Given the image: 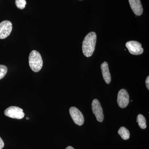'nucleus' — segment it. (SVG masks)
Listing matches in <instances>:
<instances>
[{
    "mask_svg": "<svg viewBox=\"0 0 149 149\" xmlns=\"http://www.w3.org/2000/svg\"><path fill=\"white\" fill-rule=\"evenodd\" d=\"M97 35L95 32L88 33L84 38L82 44V49L84 55L87 57L93 54L95 48Z\"/></svg>",
    "mask_w": 149,
    "mask_h": 149,
    "instance_id": "1",
    "label": "nucleus"
},
{
    "mask_svg": "<svg viewBox=\"0 0 149 149\" xmlns=\"http://www.w3.org/2000/svg\"><path fill=\"white\" fill-rule=\"evenodd\" d=\"M29 67L34 72H38L43 66V62L42 56L39 52L33 50L31 52L29 57Z\"/></svg>",
    "mask_w": 149,
    "mask_h": 149,
    "instance_id": "2",
    "label": "nucleus"
},
{
    "mask_svg": "<svg viewBox=\"0 0 149 149\" xmlns=\"http://www.w3.org/2000/svg\"><path fill=\"white\" fill-rule=\"evenodd\" d=\"M4 114L8 117L17 119H22L25 115L23 109L15 106H11L7 108L5 110Z\"/></svg>",
    "mask_w": 149,
    "mask_h": 149,
    "instance_id": "3",
    "label": "nucleus"
},
{
    "mask_svg": "<svg viewBox=\"0 0 149 149\" xmlns=\"http://www.w3.org/2000/svg\"><path fill=\"white\" fill-rule=\"evenodd\" d=\"M92 111L96 116L97 120L100 122L103 121L104 115L103 111L100 103L97 99L93 100L92 104Z\"/></svg>",
    "mask_w": 149,
    "mask_h": 149,
    "instance_id": "4",
    "label": "nucleus"
},
{
    "mask_svg": "<svg viewBox=\"0 0 149 149\" xmlns=\"http://www.w3.org/2000/svg\"><path fill=\"white\" fill-rule=\"evenodd\" d=\"M130 54L135 55H141L143 52V49L142 47V45L139 42L135 41H130L125 44Z\"/></svg>",
    "mask_w": 149,
    "mask_h": 149,
    "instance_id": "5",
    "label": "nucleus"
},
{
    "mask_svg": "<svg viewBox=\"0 0 149 149\" xmlns=\"http://www.w3.org/2000/svg\"><path fill=\"white\" fill-rule=\"evenodd\" d=\"M69 112L72 120L75 124L78 125H83L85 120L84 116L78 109L75 107H71L70 109Z\"/></svg>",
    "mask_w": 149,
    "mask_h": 149,
    "instance_id": "6",
    "label": "nucleus"
},
{
    "mask_svg": "<svg viewBox=\"0 0 149 149\" xmlns=\"http://www.w3.org/2000/svg\"><path fill=\"white\" fill-rule=\"evenodd\" d=\"M12 24L10 21L5 20L0 23V39H4L10 35L12 30Z\"/></svg>",
    "mask_w": 149,
    "mask_h": 149,
    "instance_id": "7",
    "label": "nucleus"
},
{
    "mask_svg": "<svg viewBox=\"0 0 149 149\" xmlns=\"http://www.w3.org/2000/svg\"><path fill=\"white\" fill-rule=\"evenodd\" d=\"M117 102L118 106L121 108H124L129 103V94L125 89H121L118 94Z\"/></svg>",
    "mask_w": 149,
    "mask_h": 149,
    "instance_id": "8",
    "label": "nucleus"
},
{
    "mask_svg": "<svg viewBox=\"0 0 149 149\" xmlns=\"http://www.w3.org/2000/svg\"><path fill=\"white\" fill-rule=\"evenodd\" d=\"M130 7L135 15L140 16L143 13V8L140 0H128Z\"/></svg>",
    "mask_w": 149,
    "mask_h": 149,
    "instance_id": "9",
    "label": "nucleus"
},
{
    "mask_svg": "<svg viewBox=\"0 0 149 149\" xmlns=\"http://www.w3.org/2000/svg\"><path fill=\"white\" fill-rule=\"evenodd\" d=\"M102 74L105 82L109 84L111 81V75L110 73L108 64L107 62L105 61L101 65Z\"/></svg>",
    "mask_w": 149,
    "mask_h": 149,
    "instance_id": "10",
    "label": "nucleus"
},
{
    "mask_svg": "<svg viewBox=\"0 0 149 149\" xmlns=\"http://www.w3.org/2000/svg\"><path fill=\"white\" fill-rule=\"evenodd\" d=\"M118 133L123 140H128L130 138V132L127 128L123 126H122L119 128Z\"/></svg>",
    "mask_w": 149,
    "mask_h": 149,
    "instance_id": "11",
    "label": "nucleus"
},
{
    "mask_svg": "<svg viewBox=\"0 0 149 149\" xmlns=\"http://www.w3.org/2000/svg\"><path fill=\"white\" fill-rule=\"evenodd\" d=\"M137 122L138 123L139 127L141 129H145L146 128V120L143 115L141 114L138 115L137 118Z\"/></svg>",
    "mask_w": 149,
    "mask_h": 149,
    "instance_id": "12",
    "label": "nucleus"
},
{
    "mask_svg": "<svg viewBox=\"0 0 149 149\" xmlns=\"http://www.w3.org/2000/svg\"><path fill=\"white\" fill-rule=\"evenodd\" d=\"M15 5L19 9H23L25 8L27 2L25 0H15Z\"/></svg>",
    "mask_w": 149,
    "mask_h": 149,
    "instance_id": "13",
    "label": "nucleus"
},
{
    "mask_svg": "<svg viewBox=\"0 0 149 149\" xmlns=\"http://www.w3.org/2000/svg\"><path fill=\"white\" fill-rule=\"evenodd\" d=\"M8 71V68L6 65H0V80L5 77Z\"/></svg>",
    "mask_w": 149,
    "mask_h": 149,
    "instance_id": "14",
    "label": "nucleus"
},
{
    "mask_svg": "<svg viewBox=\"0 0 149 149\" xmlns=\"http://www.w3.org/2000/svg\"><path fill=\"white\" fill-rule=\"evenodd\" d=\"M4 146V143L2 139L0 137V149H2Z\"/></svg>",
    "mask_w": 149,
    "mask_h": 149,
    "instance_id": "15",
    "label": "nucleus"
},
{
    "mask_svg": "<svg viewBox=\"0 0 149 149\" xmlns=\"http://www.w3.org/2000/svg\"><path fill=\"white\" fill-rule=\"evenodd\" d=\"M146 84L147 89L149 90V77L148 76L146 80Z\"/></svg>",
    "mask_w": 149,
    "mask_h": 149,
    "instance_id": "16",
    "label": "nucleus"
},
{
    "mask_svg": "<svg viewBox=\"0 0 149 149\" xmlns=\"http://www.w3.org/2000/svg\"><path fill=\"white\" fill-rule=\"evenodd\" d=\"M74 149V148H73V147L70 146H68L66 148V149Z\"/></svg>",
    "mask_w": 149,
    "mask_h": 149,
    "instance_id": "17",
    "label": "nucleus"
},
{
    "mask_svg": "<svg viewBox=\"0 0 149 149\" xmlns=\"http://www.w3.org/2000/svg\"><path fill=\"white\" fill-rule=\"evenodd\" d=\"M26 119H27V120H29V118L27 117V118H26Z\"/></svg>",
    "mask_w": 149,
    "mask_h": 149,
    "instance_id": "18",
    "label": "nucleus"
}]
</instances>
